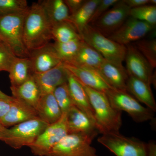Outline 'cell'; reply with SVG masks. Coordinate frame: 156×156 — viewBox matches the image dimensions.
Here are the masks:
<instances>
[{"mask_svg": "<svg viewBox=\"0 0 156 156\" xmlns=\"http://www.w3.org/2000/svg\"><path fill=\"white\" fill-rule=\"evenodd\" d=\"M2 40H1V39H0V43H2Z\"/></svg>", "mask_w": 156, "mask_h": 156, "instance_id": "60d3db41", "label": "cell"}, {"mask_svg": "<svg viewBox=\"0 0 156 156\" xmlns=\"http://www.w3.org/2000/svg\"><path fill=\"white\" fill-rule=\"evenodd\" d=\"M98 141L116 156H147V144L134 137H128L119 132L102 134Z\"/></svg>", "mask_w": 156, "mask_h": 156, "instance_id": "5b68a950", "label": "cell"}, {"mask_svg": "<svg viewBox=\"0 0 156 156\" xmlns=\"http://www.w3.org/2000/svg\"><path fill=\"white\" fill-rule=\"evenodd\" d=\"M63 63L65 68L84 86L104 92L113 89L98 69Z\"/></svg>", "mask_w": 156, "mask_h": 156, "instance_id": "5bb4252c", "label": "cell"}, {"mask_svg": "<svg viewBox=\"0 0 156 156\" xmlns=\"http://www.w3.org/2000/svg\"><path fill=\"white\" fill-rule=\"evenodd\" d=\"M53 94L62 114L66 113L74 105L70 95L67 82L56 88Z\"/></svg>", "mask_w": 156, "mask_h": 156, "instance_id": "1f68e13d", "label": "cell"}, {"mask_svg": "<svg viewBox=\"0 0 156 156\" xmlns=\"http://www.w3.org/2000/svg\"><path fill=\"white\" fill-rule=\"evenodd\" d=\"M41 96L53 93L56 88L66 83L68 72L63 62L45 72L32 74Z\"/></svg>", "mask_w": 156, "mask_h": 156, "instance_id": "4fadbf2b", "label": "cell"}, {"mask_svg": "<svg viewBox=\"0 0 156 156\" xmlns=\"http://www.w3.org/2000/svg\"><path fill=\"white\" fill-rule=\"evenodd\" d=\"M11 89L13 97L23 101L36 110L41 94L32 75L21 85L11 86Z\"/></svg>", "mask_w": 156, "mask_h": 156, "instance_id": "7402d4cb", "label": "cell"}, {"mask_svg": "<svg viewBox=\"0 0 156 156\" xmlns=\"http://www.w3.org/2000/svg\"><path fill=\"white\" fill-rule=\"evenodd\" d=\"M67 134L66 113H64L60 119L49 125L29 147L35 155L49 156L54 147Z\"/></svg>", "mask_w": 156, "mask_h": 156, "instance_id": "9c48e42d", "label": "cell"}, {"mask_svg": "<svg viewBox=\"0 0 156 156\" xmlns=\"http://www.w3.org/2000/svg\"><path fill=\"white\" fill-rule=\"evenodd\" d=\"M9 129L0 123V140L4 141L8 135Z\"/></svg>", "mask_w": 156, "mask_h": 156, "instance_id": "f35d334b", "label": "cell"}, {"mask_svg": "<svg viewBox=\"0 0 156 156\" xmlns=\"http://www.w3.org/2000/svg\"><path fill=\"white\" fill-rule=\"evenodd\" d=\"M127 92L132 94L138 101L144 104L154 112L156 111V103L151 85L144 81L129 76L127 83Z\"/></svg>", "mask_w": 156, "mask_h": 156, "instance_id": "ffe728a7", "label": "cell"}, {"mask_svg": "<svg viewBox=\"0 0 156 156\" xmlns=\"http://www.w3.org/2000/svg\"><path fill=\"white\" fill-rule=\"evenodd\" d=\"M130 9L123 0L119 1L90 25L105 36L108 37L119 28L129 17Z\"/></svg>", "mask_w": 156, "mask_h": 156, "instance_id": "30bf717a", "label": "cell"}, {"mask_svg": "<svg viewBox=\"0 0 156 156\" xmlns=\"http://www.w3.org/2000/svg\"><path fill=\"white\" fill-rule=\"evenodd\" d=\"M147 156H156V145L154 141L147 144Z\"/></svg>", "mask_w": 156, "mask_h": 156, "instance_id": "74e56055", "label": "cell"}, {"mask_svg": "<svg viewBox=\"0 0 156 156\" xmlns=\"http://www.w3.org/2000/svg\"><path fill=\"white\" fill-rule=\"evenodd\" d=\"M9 73L11 86L17 87L25 82L32 75L30 57H17L12 63Z\"/></svg>", "mask_w": 156, "mask_h": 156, "instance_id": "d4e9b609", "label": "cell"}, {"mask_svg": "<svg viewBox=\"0 0 156 156\" xmlns=\"http://www.w3.org/2000/svg\"><path fill=\"white\" fill-rule=\"evenodd\" d=\"M125 60L128 75L144 81L151 85L154 84V69L146 59L131 44L126 45Z\"/></svg>", "mask_w": 156, "mask_h": 156, "instance_id": "7c38bea8", "label": "cell"}, {"mask_svg": "<svg viewBox=\"0 0 156 156\" xmlns=\"http://www.w3.org/2000/svg\"><path fill=\"white\" fill-rule=\"evenodd\" d=\"M68 134H82L96 137L99 133L95 123L75 105L66 113Z\"/></svg>", "mask_w": 156, "mask_h": 156, "instance_id": "9a60e30c", "label": "cell"}, {"mask_svg": "<svg viewBox=\"0 0 156 156\" xmlns=\"http://www.w3.org/2000/svg\"><path fill=\"white\" fill-rule=\"evenodd\" d=\"M68 72L67 84L73 103L95 123L93 109L83 85L72 74Z\"/></svg>", "mask_w": 156, "mask_h": 156, "instance_id": "d6986e66", "label": "cell"}, {"mask_svg": "<svg viewBox=\"0 0 156 156\" xmlns=\"http://www.w3.org/2000/svg\"><path fill=\"white\" fill-rule=\"evenodd\" d=\"M38 118L35 109L23 101L14 98L9 112L0 120V123L7 128Z\"/></svg>", "mask_w": 156, "mask_h": 156, "instance_id": "e0dca14e", "label": "cell"}, {"mask_svg": "<svg viewBox=\"0 0 156 156\" xmlns=\"http://www.w3.org/2000/svg\"><path fill=\"white\" fill-rule=\"evenodd\" d=\"M129 17L156 26V5L148 4L131 9Z\"/></svg>", "mask_w": 156, "mask_h": 156, "instance_id": "f546056e", "label": "cell"}, {"mask_svg": "<svg viewBox=\"0 0 156 156\" xmlns=\"http://www.w3.org/2000/svg\"><path fill=\"white\" fill-rule=\"evenodd\" d=\"M155 28V26L129 17L119 28L108 37L126 46L143 39Z\"/></svg>", "mask_w": 156, "mask_h": 156, "instance_id": "8fae6325", "label": "cell"}, {"mask_svg": "<svg viewBox=\"0 0 156 156\" xmlns=\"http://www.w3.org/2000/svg\"><path fill=\"white\" fill-rule=\"evenodd\" d=\"M12 101L0 100V120L2 119L8 113Z\"/></svg>", "mask_w": 156, "mask_h": 156, "instance_id": "8d00e7d4", "label": "cell"}, {"mask_svg": "<svg viewBox=\"0 0 156 156\" xmlns=\"http://www.w3.org/2000/svg\"><path fill=\"white\" fill-rule=\"evenodd\" d=\"M119 0H101L100 2L95 8L94 13L89 22V25H91L98 18L110 9L114 5L118 2Z\"/></svg>", "mask_w": 156, "mask_h": 156, "instance_id": "836d02e7", "label": "cell"}, {"mask_svg": "<svg viewBox=\"0 0 156 156\" xmlns=\"http://www.w3.org/2000/svg\"><path fill=\"white\" fill-rule=\"evenodd\" d=\"M112 106L118 110L126 112L136 122L152 120L154 112L144 107L126 91L110 89L105 92Z\"/></svg>", "mask_w": 156, "mask_h": 156, "instance_id": "52a82bcc", "label": "cell"}, {"mask_svg": "<svg viewBox=\"0 0 156 156\" xmlns=\"http://www.w3.org/2000/svg\"><path fill=\"white\" fill-rule=\"evenodd\" d=\"M80 35L84 41L99 52L107 61L122 66L126 55V46L105 36L89 24Z\"/></svg>", "mask_w": 156, "mask_h": 156, "instance_id": "277c9868", "label": "cell"}, {"mask_svg": "<svg viewBox=\"0 0 156 156\" xmlns=\"http://www.w3.org/2000/svg\"><path fill=\"white\" fill-rule=\"evenodd\" d=\"M17 56L4 42L0 43V72H9Z\"/></svg>", "mask_w": 156, "mask_h": 156, "instance_id": "d6a6232c", "label": "cell"}, {"mask_svg": "<svg viewBox=\"0 0 156 156\" xmlns=\"http://www.w3.org/2000/svg\"><path fill=\"white\" fill-rule=\"evenodd\" d=\"M98 70L113 89L127 91V83L129 75L123 65H118L105 60Z\"/></svg>", "mask_w": 156, "mask_h": 156, "instance_id": "ac0fdd59", "label": "cell"}, {"mask_svg": "<svg viewBox=\"0 0 156 156\" xmlns=\"http://www.w3.org/2000/svg\"><path fill=\"white\" fill-rule=\"evenodd\" d=\"M83 41L82 38H80L65 43L55 42L52 45L62 62L68 63L75 56Z\"/></svg>", "mask_w": 156, "mask_h": 156, "instance_id": "4316f807", "label": "cell"}, {"mask_svg": "<svg viewBox=\"0 0 156 156\" xmlns=\"http://www.w3.org/2000/svg\"><path fill=\"white\" fill-rule=\"evenodd\" d=\"M51 26L70 21V14L64 0H44L39 2Z\"/></svg>", "mask_w": 156, "mask_h": 156, "instance_id": "cb8c5ba5", "label": "cell"}, {"mask_svg": "<svg viewBox=\"0 0 156 156\" xmlns=\"http://www.w3.org/2000/svg\"><path fill=\"white\" fill-rule=\"evenodd\" d=\"M123 1L124 3L131 9L148 5L150 0H123Z\"/></svg>", "mask_w": 156, "mask_h": 156, "instance_id": "d590c367", "label": "cell"}, {"mask_svg": "<svg viewBox=\"0 0 156 156\" xmlns=\"http://www.w3.org/2000/svg\"><path fill=\"white\" fill-rule=\"evenodd\" d=\"M105 59L94 48L85 41L72 60L67 64L79 67L90 68L98 69Z\"/></svg>", "mask_w": 156, "mask_h": 156, "instance_id": "44dd1931", "label": "cell"}, {"mask_svg": "<svg viewBox=\"0 0 156 156\" xmlns=\"http://www.w3.org/2000/svg\"><path fill=\"white\" fill-rule=\"evenodd\" d=\"M131 44L144 56L151 66L156 67V40L155 39H141Z\"/></svg>", "mask_w": 156, "mask_h": 156, "instance_id": "f1b7e54d", "label": "cell"}, {"mask_svg": "<svg viewBox=\"0 0 156 156\" xmlns=\"http://www.w3.org/2000/svg\"><path fill=\"white\" fill-rule=\"evenodd\" d=\"M49 124L40 118L20 123L9 129L4 142L14 149L29 146L44 132Z\"/></svg>", "mask_w": 156, "mask_h": 156, "instance_id": "8992f818", "label": "cell"}, {"mask_svg": "<svg viewBox=\"0 0 156 156\" xmlns=\"http://www.w3.org/2000/svg\"><path fill=\"white\" fill-rule=\"evenodd\" d=\"M52 39L55 42L65 43L82 38L75 27L70 22L66 21L53 25L51 30Z\"/></svg>", "mask_w": 156, "mask_h": 156, "instance_id": "83f0119b", "label": "cell"}, {"mask_svg": "<svg viewBox=\"0 0 156 156\" xmlns=\"http://www.w3.org/2000/svg\"><path fill=\"white\" fill-rule=\"evenodd\" d=\"M30 58L32 74L48 71L62 62L50 43L30 52Z\"/></svg>", "mask_w": 156, "mask_h": 156, "instance_id": "2e32d148", "label": "cell"}, {"mask_svg": "<svg viewBox=\"0 0 156 156\" xmlns=\"http://www.w3.org/2000/svg\"><path fill=\"white\" fill-rule=\"evenodd\" d=\"M101 0H88L76 12L71 15L69 22L75 27L78 32L80 34L89 22L95 8Z\"/></svg>", "mask_w": 156, "mask_h": 156, "instance_id": "484cf974", "label": "cell"}, {"mask_svg": "<svg viewBox=\"0 0 156 156\" xmlns=\"http://www.w3.org/2000/svg\"><path fill=\"white\" fill-rule=\"evenodd\" d=\"M36 111L39 118L49 125L60 119L62 115L53 93L41 96Z\"/></svg>", "mask_w": 156, "mask_h": 156, "instance_id": "603a6c76", "label": "cell"}, {"mask_svg": "<svg viewBox=\"0 0 156 156\" xmlns=\"http://www.w3.org/2000/svg\"><path fill=\"white\" fill-rule=\"evenodd\" d=\"M27 12L0 17V39L15 56L21 58L30 56L23 41V23Z\"/></svg>", "mask_w": 156, "mask_h": 156, "instance_id": "3957f363", "label": "cell"}, {"mask_svg": "<svg viewBox=\"0 0 156 156\" xmlns=\"http://www.w3.org/2000/svg\"><path fill=\"white\" fill-rule=\"evenodd\" d=\"M86 1L87 0H64L69 9L70 16L75 14L84 5Z\"/></svg>", "mask_w": 156, "mask_h": 156, "instance_id": "e575fe53", "label": "cell"}, {"mask_svg": "<svg viewBox=\"0 0 156 156\" xmlns=\"http://www.w3.org/2000/svg\"><path fill=\"white\" fill-rule=\"evenodd\" d=\"M52 26L39 3H33L27 12L23 27V41L30 53L49 44Z\"/></svg>", "mask_w": 156, "mask_h": 156, "instance_id": "6da1fadb", "label": "cell"}, {"mask_svg": "<svg viewBox=\"0 0 156 156\" xmlns=\"http://www.w3.org/2000/svg\"><path fill=\"white\" fill-rule=\"evenodd\" d=\"M14 97L6 95L4 92L0 90V100L8 101H12L14 100Z\"/></svg>", "mask_w": 156, "mask_h": 156, "instance_id": "ab89813d", "label": "cell"}, {"mask_svg": "<svg viewBox=\"0 0 156 156\" xmlns=\"http://www.w3.org/2000/svg\"><path fill=\"white\" fill-rule=\"evenodd\" d=\"M83 86L93 109L95 124L98 132L104 134L119 132L122 125V112L112 106L105 92Z\"/></svg>", "mask_w": 156, "mask_h": 156, "instance_id": "7a4b0ae2", "label": "cell"}, {"mask_svg": "<svg viewBox=\"0 0 156 156\" xmlns=\"http://www.w3.org/2000/svg\"><path fill=\"white\" fill-rule=\"evenodd\" d=\"M95 136L68 134L53 149L49 156H98L91 146Z\"/></svg>", "mask_w": 156, "mask_h": 156, "instance_id": "ba28073f", "label": "cell"}, {"mask_svg": "<svg viewBox=\"0 0 156 156\" xmlns=\"http://www.w3.org/2000/svg\"><path fill=\"white\" fill-rule=\"evenodd\" d=\"M29 8L26 0H0V17L27 12Z\"/></svg>", "mask_w": 156, "mask_h": 156, "instance_id": "4dcf8cb0", "label": "cell"}]
</instances>
